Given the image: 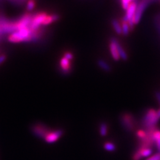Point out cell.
<instances>
[{"mask_svg":"<svg viewBox=\"0 0 160 160\" xmlns=\"http://www.w3.org/2000/svg\"><path fill=\"white\" fill-rule=\"evenodd\" d=\"M109 50H110V53H111V55H112L113 59L115 60V61H118V60L120 59V57L119 55L117 46L114 41V38H112L111 41H110Z\"/></svg>","mask_w":160,"mask_h":160,"instance_id":"cell-11","label":"cell"},{"mask_svg":"<svg viewBox=\"0 0 160 160\" xmlns=\"http://www.w3.org/2000/svg\"><path fill=\"white\" fill-rule=\"evenodd\" d=\"M137 136L141 139H143L145 138L147 136V132H144L143 130H138V131L137 132Z\"/></svg>","mask_w":160,"mask_h":160,"instance_id":"cell-22","label":"cell"},{"mask_svg":"<svg viewBox=\"0 0 160 160\" xmlns=\"http://www.w3.org/2000/svg\"><path fill=\"white\" fill-rule=\"evenodd\" d=\"M150 1H152V0H150Z\"/></svg>","mask_w":160,"mask_h":160,"instance_id":"cell-29","label":"cell"},{"mask_svg":"<svg viewBox=\"0 0 160 160\" xmlns=\"http://www.w3.org/2000/svg\"><path fill=\"white\" fill-rule=\"evenodd\" d=\"M132 1H134V0H132Z\"/></svg>","mask_w":160,"mask_h":160,"instance_id":"cell-30","label":"cell"},{"mask_svg":"<svg viewBox=\"0 0 160 160\" xmlns=\"http://www.w3.org/2000/svg\"><path fill=\"white\" fill-rule=\"evenodd\" d=\"M59 65L63 73H69L70 72V70L72 69L71 61H69V60L64 57L62 58V59H60Z\"/></svg>","mask_w":160,"mask_h":160,"instance_id":"cell-10","label":"cell"},{"mask_svg":"<svg viewBox=\"0 0 160 160\" xmlns=\"http://www.w3.org/2000/svg\"><path fill=\"white\" fill-rule=\"evenodd\" d=\"M156 98L158 100V102L160 104V92H156Z\"/></svg>","mask_w":160,"mask_h":160,"instance_id":"cell-27","label":"cell"},{"mask_svg":"<svg viewBox=\"0 0 160 160\" xmlns=\"http://www.w3.org/2000/svg\"><path fill=\"white\" fill-rule=\"evenodd\" d=\"M6 58L7 57L5 54H3V55H2V56H0V65L6 61Z\"/></svg>","mask_w":160,"mask_h":160,"instance_id":"cell-26","label":"cell"},{"mask_svg":"<svg viewBox=\"0 0 160 160\" xmlns=\"http://www.w3.org/2000/svg\"><path fill=\"white\" fill-rule=\"evenodd\" d=\"M48 13L46 12H39L33 15L32 21L29 27L30 31L33 32L40 28V26L43 23V21L48 16Z\"/></svg>","mask_w":160,"mask_h":160,"instance_id":"cell-4","label":"cell"},{"mask_svg":"<svg viewBox=\"0 0 160 160\" xmlns=\"http://www.w3.org/2000/svg\"><path fill=\"white\" fill-rule=\"evenodd\" d=\"M112 25L113 28V29L115 32L118 35L122 34V27H121V23H120L117 19H112Z\"/></svg>","mask_w":160,"mask_h":160,"instance_id":"cell-17","label":"cell"},{"mask_svg":"<svg viewBox=\"0 0 160 160\" xmlns=\"http://www.w3.org/2000/svg\"><path fill=\"white\" fill-rule=\"evenodd\" d=\"M36 6V2L35 0H28L26 4V9L28 12H32Z\"/></svg>","mask_w":160,"mask_h":160,"instance_id":"cell-19","label":"cell"},{"mask_svg":"<svg viewBox=\"0 0 160 160\" xmlns=\"http://www.w3.org/2000/svg\"><path fill=\"white\" fill-rule=\"evenodd\" d=\"M63 133V130L62 129H57L54 130V131H50L44 138L45 141L48 143H52L56 142L57 140H58Z\"/></svg>","mask_w":160,"mask_h":160,"instance_id":"cell-9","label":"cell"},{"mask_svg":"<svg viewBox=\"0 0 160 160\" xmlns=\"http://www.w3.org/2000/svg\"><path fill=\"white\" fill-rule=\"evenodd\" d=\"M132 0H121L122 8L125 10H127V9L129 6V4L132 3Z\"/></svg>","mask_w":160,"mask_h":160,"instance_id":"cell-21","label":"cell"},{"mask_svg":"<svg viewBox=\"0 0 160 160\" xmlns=\"http://www.w3.org/2000/svg\"><path fill=\"white\" fill-rule=\"evenodd\" d=\"M98 65L99 66L100 68L102 69L106 72H109L112 70V68L110 67L109 65L103 59H99L98 61Z\"/></svg>","mask_w":160,"mask_h":160,"instance_id":"cell-16","label":"cell"},{"mask_svg":"<svg viewBox=\"0 0 160 160\" xmlns=\"http://www.w3.org/2000/svg\"><path fill=\"white\" fill-rule=\"evenodd\" d=\"M120 122L122 124L123 127L128 132H132L134 129L135 120L132 114L125 113L120 117Z\"/></svg>","mask_w":160,"mask_h":160,"instance_id":"cell-5","label":"cell"},{"mask_svg":"<svg viewBox=\"0 0 160 160\" xmlns=\"http://www.w3.org/2000/svg\"><path fill=\"white\" fill-rule=\"evenodd\" d=\"M99 133L102 136H106L108 134V125L106 123H102L99 126Z\"/></svg>","mask_w":160,"mask_h":160,"instance_id":"cell-18","label":"cell"},{"mask_svg":"<svg viewBox=\"0 0 160 160\" xmlns=\"http://www.w3.org/2000/svg\"><path fill=\"white\" fill-rule=\"evenodd\" d=\"M30 33H31V31L29 28L20 29L10 35L8 37V40L9 42L12 43L27 42Z\"/></svg>","mask_w":160,"mask_h":160,"instance_id":"cell-3","label":"cell"},{"mask_svg":"<svg viewBox=\"0 0 160 160\" xmlns=\"http://www.w3.org/2000/svg\"><path fill=\"white\" fill-rule=\"evenodd\" d=\"M153 138L158 152L160 153V130L155 129L153 133Z\"/></svg>","mask_w":160,"mask_h":160,"instance_id":"cell-14","label":"cell"},{"mask_svg":"<svg viewBox=\"0 0 160 160\" xmlns=\"http://www.w3.org/2000/svg\"><path fill=\"white\" fill-rule=\"evenodd\" d=\"M33 15L34 14L26 13L23 14L18 20H17L16 22L17 24L18 29L20 30V29L29 28L32 21Z\"/></svg>","mask_w":160,"mask_h":160,"instance_id":"cell-7","label":"cell"},{"mask_svg":"<svg viewBox=\"0 0 160 160\" xmlns=\"http://www.w3.org/2000/svg\"><path fill=\"white\" fill-rule=\"evenodd\" d=\"M159 120L157 115V111L153 109H149L145 113L142 118L143 126L148 129L154 128Z\"/></svg>","mask_w":160,"mask_h":160,"instance_id":"cell-1","label":"cell"},{"mask_svg":"<svg viewBox=\"0 0 160 160\" xmlns=\"http://www.w3.org/2000/svg\"><path fill=\"white\" fill-rule=\"evenodd\" d=\"M121 27H122V34L124 36H128L129 31L131 30L128 22H127L126 21H123V19H122Z\"/></svg>","mask_w":160,"mask_h":160,"instance_id":"cell-15","label":"cell"},{"mask_svg":"<svg viewBox=\"0 0 160 160\" xmlns=\"http://www.w3.org/2000/svg\"><path fill=\"white\" fill-rule=\"evenodd\" d=\"M146 160H160V153L158 152L149 156Z\"/></svg>","mask_w":160,"mask_h":160,"instance_id":"cell-24","label":"cell"},{"mask_svg":"<svg viewBox=\"0 0 160 160\" xmlns=\"http://www.w3.org/2000/svg\"><path fill=\"white\" fill-rule=\"evenodd\" d=\"M157 115H158V118L160 119V109H158V111H157Z\"/></svg>","mask_w":160,"mask_h":160,"instance_id":"cell-28","label":"cell"},{"mask_svg":"<svg viewBox=\"0 0 160 160\" xmlns=\"http://www.w3.org/2000/svg\"><path fill=\"white\" fill-rule=\"evenodd\" d=\"M18 31L16 22H10L6 18L0 16V42L2 41V36L6 33H14Z\"/></svg>","mask_w":160,"mask_h":160,"instance_id":"cell-2","label":"cell"},{"mask_svg":"<svg viewBox=\"0 0 160 160\" xmlns=\"http://www.w3.org/2000/svg\"><path fill=\"white\" fill-rule=\"evenodd\" d=\"M114 41H115V43H116V46H117L120 58H122L123 60H125V61H126V60L128 59V58L126 52L125 51V49L122 48V45L120 44V43L118 42V40L117 39L114 38Z\"/></svg>","mask_w":160,"mask_h":160,"instance_id":"cell-12","label":"cell"},{"mask_svg":"<svg viewBox=\"0 0 160 160\" xmlns=\"http://www.w3.org/2000/svg\"><path fill=\"white\" fill-rule=\"evenodd\" d=\"M103 147H104L105 149L107 150V151H109V152H113L116 150V148L114 143H111V142L105 143Z\"/></svg>","mask_w":160,"mask_h":160,"instance_id":"cell-20","label":"cell"},{"mask_svg":"<svg viewBox=\"0 0 160 160\" xmlns=\"http://www.w3.org/2000/svg\"><path fill=\"white\" fill-rule=\"evenodd\" d=\"M32 131L35 136L44 139L51 130L42 123H36L32 126Z\"/></svg>","mask_w":160,"mask_h":160,"instance_id":"cell-6","label":"cell"},{"mask_svg":"<svg viewBox=\"0 0 160 160\" xmlns=\"http://www.w3.org/2000/svg\"><path fill=\"white\" fill-rule=\"evenodd\" d=\"M60 16L58 14H52V15H48L47 17L45 19L42 25L43 26H48V25L54 22H56L59 20Z\"/></svg>","mask_w":160,"mask_h":160,"instance_id":"cell-13","label":"cell"},{"mask_svg":"<svg viewBox=\"0 0 160 160\" xmlns=\"http://www.w3.org/2000/svg\"><path fill=\"white\" fill-rule=\"evenodd\" d=\"M63 57L66 58V59H68L69 61H72V60L73 59L74 56L73 54L69 51H67V52H65L63 53Z\"/></svg>","mask_w":160,"mask_h":160,"instance_id":"cell-23","label":"cell"},{"mask_svg":"<svg viewBox=\"0 0 160 160\" xmlns=\"http://www.w3.org/2000/svg\"><path fill=\"white\" fill-rule=\"evenodd\" d=\"M150 2H151L150 0H141L140 2L138 4L136 12V13H135L134 19H133L135 25L138 24L139 22L140 19H141L142 17L144 10L146 9V8H147Z\"/></svg>","mask_w":160,"mask_h":160,"instance_id":"cell-8","label":"cell"},{"mask_svg":"<svg viewBox=\"0 0 160 160\" xmlns=\"http://www.w3.org/2000/svg\"><path fill=\"white\" fill-rule=\"evenodd\" d=\"M9 1L16 6H22L24 2L23 0H9Z\"/></svg>","mask_w":160,"mask_h":160,"instance_id":"cell-25","label":"cell"}]
</instances>
